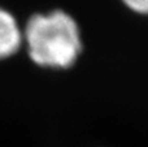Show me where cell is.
I'll return each instance as SVG.
<instances>
[{
    "instance_id": "cell-1",
    "label": "cell",
    "mask_w": 148,
    "mask_h": 147,
    "mask_svg": "<svg viewBox=\"0 0 148 147\" xmlns=\"http://www.w3.org/2000/svg\"><path fill=\"white\" fill-rule=\"evenodd\" d=\"M22 34L31 61L46 69H69L83 49L78 22L62 9L33 14Z\"/></svg>"
},
{
    "instance_id": "cell-2",
    "label": "cell",
    "mask_w": 148,
    "mask_h": 147,
    "mask_svg": "<svg viewBox=\"0 0 148 147\" xmlns=\"http://www.w3.org/2000/svg\"><path fill=\"white\" fill-rule=\"evenodd\" d=\"M23 44L22 27L17 18L5 8L0 7V60L12 57Z\"/></svg>"
},
{
    "instance_id": "cell-3",
    "label": "cell",
    "mask_w": 148,
    "mask_h": 147,
    "mask_svg": "<svg viewBox=\"0 0 148 147\" xmlns=\"http://www.w3.org/2000/svg\"><path fill=\"white\" fill-rule=\"evenodd\" d=\"M127 9L136 14L148 16V0H121Z\"/></svg>"
}]
</instances>
